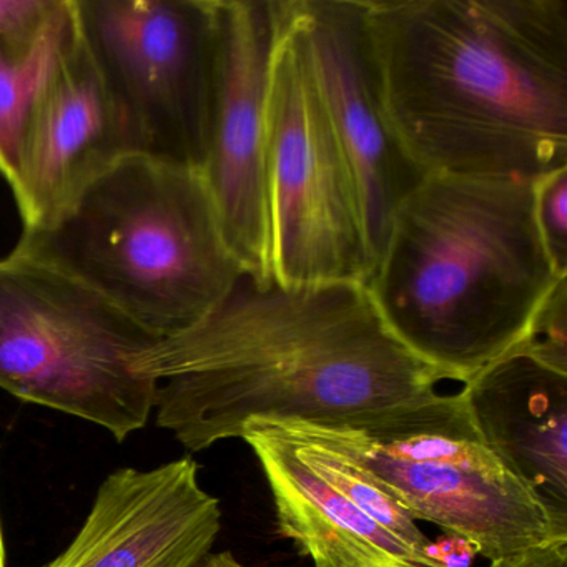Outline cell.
<instances>
[{"label": "cell", "mask_w": 567, "mask_h": 567, "mask_svg": "<svg viewBox=\"0 0 567 567\" xmlns=\"http://www.w3.org/2000/svg\"><path fill=\"white\" fill-rule=\"evenodd\" d=\"M198 567H255L248 566V564L241 563L240 559L235 557L230 550H224V553H210L204 560H202ZM315 567H328V566H315Z\"/></svg>", "instance_id": "cell-21"}, {"label": "cell", "mask_w": 567, "mask_h": 567, "mask_svg": "<svg viewBox=\"0 0 567 567\" xmlns=\"http://www.w3.org/2000/svg\"><path fill=\"white\" fill-rule=\"evenodd\" d=\"M218 49L202 177L245 271L270 275L267 101L278 0H217Z\"/></svg>", "instance_id": "cell-10"}, {"label": "cell", "mask_w": 567, "mask_h": 567, "mask_svg": "<svg viewBox=\"0 0 567 567\" xmlns=\"http://www.w3.org/2000/svg\"><path fill=\"white\" fill-rule=\"evenodd\" d=\"M384 117L423 175L567 167V0H363Z\"/></svg>", "instance_id": "cell-2"}, {"label": "cell", "mask_w": 567, "mask_h": 567, "mask_svg": "<svg viewBox=\"0 0 567 567\" xmlns=\"http://www.w3.org/2000/svg\"><path fill=\"white\" fill-rule=\"evenodd\" d=\"M54 6L55 0H0V38L35 28Z\"/></svg>", "instance_id": "cell-18"}, {"label": "cell", "mask_w": 567, "mask_h": 567, "mask_svg": "<svg viewBox=\"0 0 567 567\" xmlns=\"http://www.w3.org/2000/svg\"><path fill=\"white\" fill-rule=\"evenodd\" d=\"M461 391L487 450L567 519V371L514 348Z\"/></svg>", "instance_id": "cell-14"}, {"label": "cell", "mask_w": 567, "mask_h": 567, "mask_svg": "<svg viewBox=\"0 0 567 567\" xmlns=\"http://www.w3.org/2000/svg\"><path fill=\"white\" fill-rule=\"evenodd\" d=\"M0 567H6V546L4 534H2V526H0Z\"/></svg>", "instance_id": "cell-22"}, {"label": "cell", "mask_w": 567, "mask_h": 567, "mask_svg": "<svg viewBox=\"0 0 567 567\" xmlns=\"http://www.w3.org/2000/svg\"><path fill=\"white\" fill-rule=\"evenodd\" d=\"M278 6L267 101L270 275L285 285H367L374 260L353 177L285 0Z\"/></svg>", "instance_id": "cell-7"}, {"label": "cell", "mask_w": 567, "mask_h": 567, "mask_svg": "<svg viewBox=\"0 0 567 567\" xmlns=\"http://www.w3.org/2000/svg\"><path fill=\"white\" fill-rule=\"evenodd\" d=\"M14 250L101 295L164 338L210 313L244 274L200 171L128 154Z\"/></svg>", "instance_id": "cell-4"}, {"label": "cell", "mask_w": 567, "mask_h": 567, "mask_svg": "<svg viewBox=\"0 0 567 567\" xmlns=\"http://www.w3.org/2000/svg\"><path fill=\"white\" fill-rule=\"evenodd\" d=\"M141 364L157 383L158 426L188 451L241 440L254 420L360 423L450 381L394 337L367 285H285L250 271Z\"/></svg>", "instance_id": "cell-1"}, {"label": "cell", "mask_w": 567, "mask_h": 567, "mask_svg": "<svg viewBox=\"0 0 567 567\" xmlns=\"http://www.w3.org/2000/svg\"><path fill=\"white\" fill-rule=\"evenodd\" d=\"M275 423L338 451L414 520L467 540L489 563L567 540V519L487 450L461 390L440 391L360 423Z\"/></svg>", "instance_id": "cell-5"}, {"label": "cell", "mask_w": 567, "mask_h": 567, "mask_svg": "<svg viewBox=\"0 0 567 567\" xmlns=\"http://www.w3.org/2000/svg\"><path fill=\"white\" fill-rule=\"evenodd\" d=\"M431 553L444 567H473V559L477 556L467 540L447 533L433 540Z\"/></svg>", "instance_id": "cell-20"}, {"label": "cell", "mask_w": 567, "mask_h": 567, "mask_svg": "<svg viewBox=\"0 0 567 567\" xmlns=\"http://www.w3.org/2000/svg\"><path fill=\"white\" fill-rule=\"evenodd\" d=\"M75 29L74 0H55L41 24L0 38V175L9 187L35 105Z\"/></svg>", "instance_id": "cell-15"}, {"label": "cell", "mask_w": 567, "mask_h": 567, "mask_svg": "<svg viewBox=\"0 0 567 567\" xmlns=\"http://www.w3.org/2000/svg\"><path fill=\"white\" fill-rule=\"evenodd\" d=\"M221 529L192 457L109 474L71 546L45 567H198Z\"/></svg>", "instance_id": "cell-12"}, {"label": "cell", "mask_w": 567, "mask_h": 567, "mask_svg": "<svg viewBox=\"0 0 567 567\" xmlns=\"http://www.w3.org/2000/svg\"><path fill=\"white\" fill-rule=\"evenodd\" d=\"M128 154L124 125L78 24L35 105L11 185L22 230L51 224Z\"/></svg>", "instance_id": "cell-13"}, {"label": "cell", "mask_w": 567, "mask_h": 567, "mask_svg": "<svg viewBox=\"0 0 567 567\" xmlns=\"http://www.w3.org/2000/svg\"><path fill=\"white\" fill-rule=\"evenodd\" d=\"M564 278L537 230L534 182L424 175L367 288L414 357L464 384L523 343Z\"/></svg>", "instance_id": "cell-3"}, {"label": "cell", "mask_w": 567, "mask_h": 567, "mask_svg": "<svg viewBox=\"0 0 567 567\" xmlns=\"http://www.w3.org/2000/svg\"><path fill=\"white\" fill-rule=\"evenodd\" d=\"M241 440L264 470L278 530L315 566L444 567L417 520L338 451L275 421H250Z\"/></svg>", "instance_id": "cell-9"}, {"label": "cell", "mask_w": 567, "mask_h": 567, "mask_svg": "<svg viewBox=\"0 0 567 567\" xmlns=\"http://www.w3.org/2000/svg\"><path fill=\"white\" fill-rule=\"evenodd\" d=\"M534 218L554 268L567 277V167L534 182Z\"/></svg>", "instance_id": "cell-16"}, {"label": "cell", "mask_w": 567, "mask_h": 567, "mask_svg": "<svg viewBox=\"0 0 567 567\" xmlns=\"http://www.w3.org/2000/svg\"><path fill=\"white\" fill-rule=\"evenodd\" d=\"M517 348L567 371V278L560 280L540 305L526 338Z\"/></svg>", "instance_id": "cell-17"}, {"label": "cell", "mask_w": 567, "mask_h": 567, "mask_svg": "<svg viewBox=\"0 0 567 567\" xmlns=\"http://www.w3.org/2000/svg\"><path fill=\"white\" fill-rule=\"evenodd\" d=\"M285 4L350 167L377 264L394 210L424 175L401 151L384 117L363 0H285Z\"/></svg>", "instance_id": "cell-11"}, {"label": "cell", "mask_w": 567, "mask_h": 567, "mask_svg": "<svg viewBox=\"0 0 567 567\" xmlns=\"http://www.w3.org/2000/svg\"><path fill=\"white\" fill-rule=\"evenodd\" d=\"M161 340L71 275L18 250L0 258V388L12 396L124 441L154 411L141 361Z\"/></svg>", "instance_id": "cell-6"}, {"label": "cell", "mask_w": 567, "mask_h": 567, "mask_svg": "<svg viewBox=\"0 0 567 567\" xmlns=\"http://www.w3.org/2000/svg\"><path fill=\"white\" fill-rule=\"evenodd\" d=\"M489 567H567V540L530 547L523 553L491 560Z\"/></svg>", "instance_id": "cell-19"}, {"label": "cell", "mask_w": 567, "mask_h": 567, "mask_svg": "<svg viewBox=\"0 0 567 567\" xmlns=\"http://www.w3.org/2000/svg\"><path fill=\"white\" fill-rule=\"evenodd\" d=\"M74 8L132 154L202 171L217 69V0H74Z\"/></svg>", "instance_id": "cell-8"}]
</instances>
